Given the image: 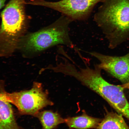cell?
<instances>
[{"instance_id":"6da1fadb","label":"cell","mask_w":129,"mask_h":129,"mask_svg":"<svg viewBox=\"0 0 129 129\" xmlns=\"http://www.w3.org/2000/svg\"><path fill=\"white\" fill-rule=\"evenodd\" d=\"M72 22L62 15L48 26L38 31L26 34L21 39L17 50L26 58L36 56L57 45H64L77 51L78 49L73 43L69 35V25Z\"/></svg>"},{"instance_id":"7a4b0ae2","label":"cell","mask_w":129,"mask_h":129,"mask_svg":"<svg viewBox=\"0 0 129 129\" xmlns=\"http://www.w3.org/2000/svg\"><path fill=\"white\" fill-rule=\"evenodd\" d=\"M95 14V21L108 41L116 47L129 37V0H104Z\"/></svg>"},{"instance_id":"3957f363","label":"cell","mask_w":129,"mask_h":129,"mask_svg":"<svg viewBox=\"0 0 129 129\" xmlns=\"http://www.w3.org/2000/svg\"><path fill=\"white\" fill-rule=\"evenodd\" d=\"M3 81L0 80V98L17 107L22 115L36 117L40 110L53 103L48 98V93L39 82H34L30 90L12 93L3 89Z\"/></svg>"},{"instance_id":"277c9868","label":"cell","mask_w":129,"mask_h":129,"mask_svg":"<svg viewBox=\"0 0 129 129\" xmlns=\"http://www.w3.org/2000/svg\"><path fill=\"white\" fill-rule=\"evenodd\" d=\"M104 0H60L49 2L45 0H31L26 4L44 6L62 13L72 20L83 21L87 19L95 6Z\"/></svg>"},{"instance_id":"5b68a950","label":"cell","mask_w":129,"mask_h":129,"mask_svg":"<svg viewBox=\"0 0 129 129\" xmlns=\"http://www.w3.org/2000/svg\"><path fill=\"white\" fill-rule=\"evenodd\" d=\"M120 85L109 83L103 78L95 82L92 90L109 103L119 114L129 120V103Z\"/></svg>"},{"instance_id":"8992f818","label":"cell","mask_w":129,"mask_h":129,"mask_svg":"<svg viewBox=\"0 0 129 129\" xmlns=\"http://www.w3.org/2000/svg\"><path fill=\"white\" fill-rule=\"evenodd\" d=\"M87 52L99 60L100 63L98 64L102 70L108 73L123 84L129 82V52L121 56L106 55L95 51Z\"/></svg>"},{"instance_id":"52a82bcc","label":"cell","mask_w":129,"mask_h":129,"mask_svg":"<svg viewBox=\"0 0 129 129\" xmlns=\"http://www.w3.org/2000/svg\"><path fill=\"white\" fill-rule=\"evenodd\" d=\"M25 0H10L1 13L2 21L27 24Z\"/></svg>"},{"instance_id":"ba28073f","label":"cell","mask_w":129,"mask_h":129,"mask_svg":"<svg viewBox=\"0 0 129 129\" xmlns=\"http://www.w3.org/2000/svg\"><path fill=\"white\" fill-rule=\"evenodd\" d=\"M101 119L90 116L83 112L81 115L65 119V122L70 129H89L96 128Z\"/></svg>"},{"instance_id":"9c48e42d","label":"cell","mask_w":129,"mask_h":129,"mask_svg":"<svg viewBox=\"0 0 129 129\" xmlns=\"http://www.w3.org/2000/svg\"><path fill=\"white\" fill-rule=\"evenodd\" d=\"M0 129H21L9 103L0 98Z\"/></svg>"},{"instance_id":"30bf717a","label":"cell","mask_w":129,"mask_h":129,"mask_svg":"<svg viewBox=\"0 0 129 129\" xmlns=\"http://www.w3.org/2000/svg\"><path fill=\"white\" fill-rule=\"evenodd\" d=\"M96 129H129V126L122 115L108 112Z\"/></svg>"},{"instance_id":"8fae6325","label":"cell","mask_w":129,"mask_h":129,"mask_svg":"<svg viewBox=\"0 0 129 129\" xmlns=\"http://www.w3.org/2000/svg\"><path fill=\"white\" fill-rule=\"evenodd\" d=\"M36 117L39 119L42 126V129H53L65 122V119L63 118L58 113L51 111L40 112Z\"/></svg>"},{"instance_id":"7c38bea8","label":"cell","mask_w":129,"mask_h":129,"mask_svg":"<svg viewBox=\"0 0 129 129\" xmlns=\"http://www.w3.org/2000/svg\"><path fill=\"white\" fill-rule=\"evenodd\" d=\"M122 88L124 89H128L129 91V82L126 83L122 85H121Z\"/></svg>"},{"instance_id":"4fadbf2b","label":"cell","mask_w":129,"mask_h":129,"mask_svg":"<svg viewBox=\"0 0 129 129\" xmlns=\"http://www.w3.org/2000/svg\"><path fill=\"white\" fill-rule=\"evenodd\" d=\"M6 0H0V9H1L5 5Z\"/></svg>"}]
</instances>
